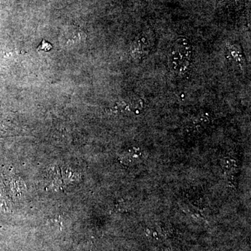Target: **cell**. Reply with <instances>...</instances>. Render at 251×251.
Wrapping results in <instances>:
<instances>
[{
  "instance_id": "obj_1",
  "label": "cell",
  "mask_w": 251,
  "mask_h": 251,
  "mask_svg": "<svg viewBox=\"0 0 251 251\" xmlns=\"http://www.w3.org/2000/svg\"><path fill=\"white\" fill-rule=\"evenodd\" d=\"M193 60V47L186 38H179L168 51V64L170 71L176 76L184 77L191 69Z\"/></svg>"
},
{
  "instance_id": "obj_2",
  "label": "cell",
  "mask_w": 251,
  "mask_h": 251,
  "mask_svg": "<svg viewBox=\"0 0 251 251\" xmlns=\"http://www.w3.org/2000/svg\"><path fill=\"white\" fill-rule=\"evenodd\" d=\"M155 37L152 31H143L130 46V53L135 60L141 61L148 57L154 46Z\"/></svg>"
},
{
  "instance_id": "obj_3",
  "label": "cell",
  "mask_w": 251,
  "mask_h": 251,
  "mask_svg": "<svg viewBox=\"0 0 251 251\" xmlns=\"http://www.w3.org/2000/svg\"><path fill=\"white\" fill-rule=\"evenodd\" d=\"M171 234V229L166 226H156L154 227H148L145 229V235L150 239L155 241L165 240Z\"/></svg>"
},
{
  "instance_id": "obj_4",
  "label": "cell",
  "mask_w": 251,
  "mask_h": 251,
  "mask_svg": "<svg viewBox=\"0 0 251 251\" xmlns=\"http://www.w3.org/2000/svg\"><path fill=\"white\" fill-rule=\"evenodd\" d=\"M52 49V46L49 42H46L45 40H43L42 43L39 47L38 48V50L50 51Z\"/></svg>"
}]
</instances>
